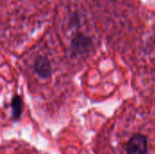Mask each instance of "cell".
Instances as JSON below:
<instances>
[{"label": "cell", "instance_id": "1", "mask_svg": "<svg viewBox=\"0 0 155 154\" xmlns=\"http://www.w3.org/2000/svg\"><path fill=\"white\" fill-rule=\"evenodd\" d=\"M125 154H148V137L143 133H134L127 141L125 145Z\"/></svg>", "mask_w": 155, "mask_h": 154}, {"label": "cell", "instance_id": "2", "mask_svg": "<svg viewBox=\"0 0 155 154\" xmlns=\"http://www.w3.org/2000/svg\"><path fill=\"white\" fill-rule=\"evenodd\" d=\"M72 49L75 54L79 55L87 54L93 49V42L84 34H77L73 37Z\"/></svg>", "mask_w": 155, "mask_h": 154}, {"label": "cell", "instance_id": "3", "mask_svg": "<svg viewBox=\"0 0 155 154\" xmlns=\"http://www.w3.org/2000/svg\"><path fill=\"white\" fill-rule=\"evenodd\" d=\"M34 69L38 76L43 79L49 78L52 74V66L50 61L45 56H38L34 64Z\"/></svg>", "mask_w": 155, "mask_h": 154}, {"label": "cell", "instance_id": "4", "mask_svg": "<svg viewBox=\"0 0 155 154\" xmlns=\"http://www.w3.org/2000/svg\"><path fill=\"white\" fill-rule=\"evenodd\" d=\"M2 154H41L25 143H13L3 149Z\"/></svg>", "mask_w": 155, "mask_h": 154}, {"label": "cell", "instance_id": "5", "mask_svg": "<svg viewBox=\"0 0 155 154\" xmlns=\"http://www.w3.org/2000/svg\"><path fill=\"white\" fill-rule=\"evenodd\" d=\"M11 106H12V111H13V116L15 118L18 117L22 112V99L19 95L14 96Z\"/></svg>", "mask_w": 155, "mask_h": 154}, {"label": "cell", "instance_id": "6", "mask_svg": "<svg viewBox=\"0 0 155 154\" xmlns=\"http://www.w3.org/2000/svg\"><path fill=\"white\" fill-rule=\"evenodd\" d=\"M121 154H125V153H121Z\"/></svg>", "mask_w": 155, "mask_h": 154}]
</instances>
